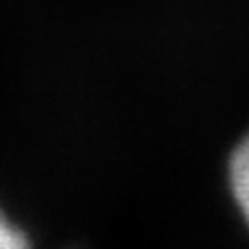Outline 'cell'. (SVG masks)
<instances>
[{
	"label": "cell",
	"mask_w": 249,
	"mask_h": 249,
	"mask_svg": "<svg viewBox=\"0 0 249 249\" xmlns=\"http://www.w3.org/2000/svg\"><path fill=\"white\" fill-rule=\"evenodd\" d=\"M230 181L232 190L249 223V136L236 146L230 162Z\"/></svg>",
	"instance_id": "obj_1"
},
{
	"label": "cell",
	"mask_w": 249,
	"mask_h": 249,
	"mask_svg": "<svg viewBox=\"0 0 249 249\" xmlns=\"http://www.w3.org/2000/svg\"><path fill=\"white\" fill-rule=\"evenodd\" d=\"M26 245L29 241H26L24 232L18 225H13L0 210V249H20Z\"/></svg>",
	"instance_id": "obj_2"
}]
</instances>
